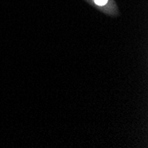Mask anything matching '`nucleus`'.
<instances>
[{
  "label": "nucleus",
  "mask_w": 148,
  "mask_h": 148,
  "mask_svg": "<svg viewBox=\"0 0 148 148\" xmlns=\"http://www.w3.org/2000/svg\"><path fill=\"white\" fill-rule=\"evenodd\" d=\"M94 3L96 5H99V6H102V5H106L107 3H108V0H93Z\"/></svg>",
  "instance_id": "f257e3e1"
}]
</instances>
